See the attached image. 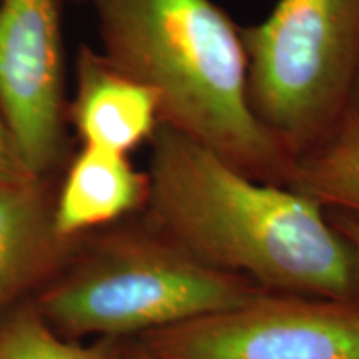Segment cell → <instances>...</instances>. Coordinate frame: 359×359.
<instances>
[{
	"mask_svg": "<svg viewBox=\"0 0 359 359\" xmlns=\"http://www.w3.org/2000/svg\"><path fill=\"white\" fill-rule=\"evenodd\" d=\"M150 142L147 203L188 257L275 288L348 298L354 257L323 206L248 177L170 125L160 123Z\"/></svg>",
	"mask_w": 359,
	"mask_h": 359,
	"instance_id": "obj_1",
	"label": "cell"
},
{
	"mask_svg": "<svg viewBox=\"0 0 359 359\" xmlns=\"http://www.w3.org/2000/svg\"><path fill=\"white\" fill-rule=\"evenodd\" d=\"M69 115L83 145L127 154L151 140L161 123V100L156 90L82 45Z\"/></svg>",
	"mask_w": 359,
	"mask_h": 359,
	"instance_id": "obj_7",
	"label": "cell"
},
{
	"mask_svg": "<svg viewBox=\"0 0 359 359\" xmlns=\"http://www.w3.org/2000/svg\"><path fill=\"white\" fill-rule=\"evenodd\" d=\"M55 286L43 313L74 334L160 330L223 311L253 294L226 273L178 248L128 240Z\"/></svg>",
	"mask_w": 359,
	"mask_h": 359,
	"instance_id": "obj_4",
	"label": "cell"
},
{
	"mask_svg": "<svg viewBox=\"0 0 359 359\" xmlns=\"http://www.w3.org/2000/svg\"><path fill=\"white\" fill-rule=\"evenodd\" d=\"M339 231L343 233L344 238L348 240L349 248L353 251L354 264L359 271V218L356 217H344L339 222Z\"/></svg>",
	"mask_w": 359,
	"mask_h": 359,
	"instance_id": "obj_13",
	"label": "cell"
},
{
	"mask_svg": "<svg viewBox=\"0 0 359 359\" xmlns=\"http://www.w3.org/2000/svg\"><path fill=\"white\" fill-rule=\"evenodd\" d=\"M290 188L359 218V114L348 109L339 122L311 148L294 156Z\"/></svg>",
	"mask_w": 359,
	"mask_h": 359,
	"instance_id": "obj_10",
	"label": "cell"
},
{
	"mask_svg": "<svg viewBox=\"0 0 359 359\" xmlns=\"http://www.w3.org/2000/svg\"><path fill=\"white\" fill-rule=\"evenodd\" d=\"M0 359H114L103 346L67 343L30 313L17 314L0 327Z\"/></svg>",
	"mask_w": 359,
	"mask_h": 359,
	"instance_id": "obj_11",
	"label": "cell"
},
{
	"mask_svg": "<svg viewBox=\"0 0 359 359\" xmlns=\"http://www.w3.org/2000/svg\"><path fill=\"white\" fill-rule=\"evenodd\" d=\"M251 109L283 150L302 155L351 107L359 75V0H278L241 27Z\"/></svg>",
	"mask_w": 359,
	"mask_h": 359,
	"instance_id": "obj_3",
	"label": "cell"
},
{
	"mask_svg": "<svg viewBox=\"0 0 359 359\" xmlns=\"http://www.w3.org/2000/svg\"><path fill=\"white\" fill-rule=\"evenodd\" d=\"M147 198L148 175L137 172L127 154L83 145L53 205V228L67 240L133 212Z\"/></svg>",
	"mask_w": 359,
	"mask_h": 359,
	"instance_id": "obj_8",
	"label": "cell"
},
{
	"mask_svg": "<svg viewBox=\"0 0 359 359\" xmlns=\"http://www.w3.org/2000/svg\"><path fill=\"white\" fill-rule=\"evenodd\" d=\"M64 111L62 0H0V114L35 177L57 160Z\"/></svg>",
	"mask_w": 359,
	"mask_h": 359,
	"instance_id": "obj_6",
	"label": "cell"
},
{
	"mask_svg": "<svg viewBox=\"0 0 359 359\" xmlns=\"http://www.w3.org/2000/svg\"><path fill=\"white\" fill-rule=\"evenodd\" d=\"M160 359H359V308L257 298L151 331Z\"/></svg>",
	"mask_w": 359,
	"mask_h": 359,
	"instance_id": "obj_5",
	"label": "cell"
},
{
	"mask_svg": "<svg viewBox=\"0 0 359 359\" xmlns=\"http://www.w3.org/2000/svg\"><path fill=\"white\" fill-rule=\"evenodd\" d=\"M102 53L156 90L161 123L251 178H288L291 156L251 109L241 27L213 0H88Z\"/></svg>",
	"mask_w": 359,
	"mask_h": 359,
	"instance_id": "obj_2",
	"label": "cell"
},
{
	"mask_svg": "<svg viewBox=\"0 0 359 359\" xmlns=\"http://www.w3.org/2000/svg\"><path fill=\"white\" fill-rule=\"evenodd\" d=\"M349 109H353L354 111H358V114H359V75H358L356 85H354V92H353V98H351V107H349Z\"/></svg>",
	"mask_w": 359,
	"mask_h": 359,
	"instance_id": "obj_14",
	"label": "cell"
},
{
	"mask_svg": "<svg viewBox=\"0 0 359 359\" xmlns=\"http://www.w3.org/2000/svg\"><path fill=\"white\" fill-rule=\"evenodd\" d=\"M130 359H160V358L155 356V354L151 351H142V349H140V351L133 353V356Z\"/></svg>",
	"mask_w": 359,
	"mask_h": 359,
	"instance_id": "obj_15",
	"label": "cell"
},
{
	"mask_svg": "<svg viewBox=\"0 0 359 359\" xmlns=\"http://www.w3.org/2000/svg\"><path fill=\"white\" fill-rule=\"evenodd\" d=\"M34 180H39V177L27 167L19 145L0 114V188L24 185Z\"/></svg>",
	"mask_w": 359,
	"mask_h": 359,
	"instance_id": "obj_12",
	"label": "cell"
},
{
	"mask_svg": "<svg viewBox=\"0 0 359 359\" xmlns=\"http://www.w3.org/2000/svg\"><path fill=\"white\" fill-rule=\"evenodd\" d=\"M58 241L40 178L0 188V309L48 266Z\"/></svg>",
	"mask_w": 359,
	"mask_h": 359,
	"instance_id": "obj_9",
	"label": "cell"
}]
</instances>
